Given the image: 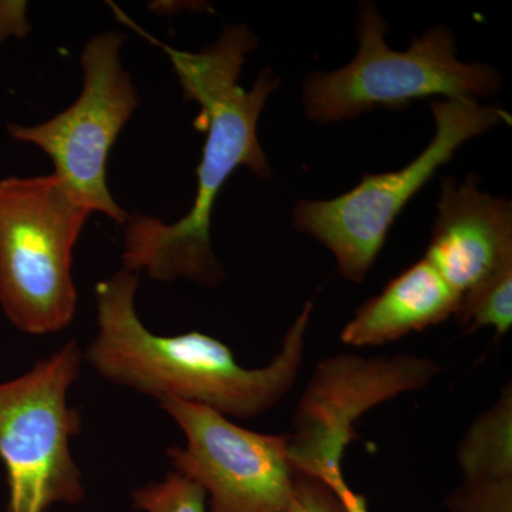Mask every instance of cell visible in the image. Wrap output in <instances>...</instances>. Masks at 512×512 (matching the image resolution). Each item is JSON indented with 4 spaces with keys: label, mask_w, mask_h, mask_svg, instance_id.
Listing matches in <instances>:
<instances>
[{
    "label": "cell",
    "mask_w": 512,
    "mask_h": 512,
    "mask_svg": "<svg viewBox=\"0 0 512 512\" xmlns=\"http://www.w3.org/2000/svg\"><path fill=\"white\" fill-rule=\"evenodd\" d=\"M356 33L359 50L352 62L309 74L303 82V109L315 123H339L377 109L404 110L430 97L478 101L500 93L498 70L458 60L456 37L447 26L414 37L407 50L390 49L389 23L372 2H362Z\"/></svg>",
    "instance_id": "3957f363"
},
{
    "label": "cell",
    "mask_w": 512,
    "mask_h": 512,
    "mask_svg": "<svg viewBox=\"0 0 512 512\" xmlns=\"http://www.w3.org/2000/svg\"><path fill=\"white\" fill-rule=\"evenodd\" d=\"M456 322L470 330L493 328L498 336L512 326V268L505 269L476 291L461 296Z\"/></svg>",
    "instance_id": "4fadbf2b"
},
{
    "label": "cell",
    "mask_w": 512,
    "mask_h": 512,
    "mask_svg": "<svg viewBox=\"0 0 512 512\" xmlns=\"http://www.w3.org/2000/svg\"><path fill=\"white\" fill-rule=\"evenodd\" d=\"M137 288V274L126 269L97 285L99 333L86 359L104 379L158 400L174 397L241 420L261 416L291 392L305 357L312 302L303 306L272 362L247 369L225 343L205 333H151L136 312Z\"/></svg>",
    "instance_id": "7a4b0ae2"
},
{
    "label": "cell",
    "mask_w": 512,
    "mask_h": 512,
    "mask_svg": "<svg viewBox=\"0 0 512 512\" xmlns=\"http://www.w3.org/2000/svg\"><path fill=\"white\" fill-rule=\"evenodd\" d=\"M430 357H365L340 353L316 366L288 434L289 457L299 474L328 481L342 474L346 448L363 414L402 394L429 386L440 375Z\"/></svg>",
    "instance_id": "ba28073f"
},
{
    "label": "cell",
    "mask_w": 512,
    "mask_h": 512,
    "mask_svg": "<svg viewBox=\"0 0 512 512\" xmlns=\"http://www.w3.org/2000/svg\"><path fill=\"white\" fill-rule=\"evenodd\" d=\"M113 9L117 18L168 56L185 100L200 106L194 126L207 134L197 168V194L190 211L174 224L130 214L124 224V269L134 274L146 271L154 281L183 278L217 285L224 278V268L212 251L215 202L239 167L249 168L256 177L271 178L268 158L259 143L258 123L281 79L271 69H265L251 89L245 90L239 84L247 56L258 46V39L247 26H227L212 45L200 52H184L158 42L119 8Z\"/></svg>",
    "instance_id": "6da1fadb"
},
{
    "label": "cell",
    "mask_w": 512,
    "mask_h": 512,
    "mask_svg": "<svg viewBox=\"0 0 512 512\" xmlns=\"http://www.w3.org/2000/svg\"><path fill=\"white\" fill-rule=\"evenodd\" d=\"M285 512H348L345 505L333 493L325 481L318 477L299 474L296 477L295 494Z\"/></svg>",
    "instance_id": "2e32d148"
},
{
    "label": "cell",
    "mask_w": 512,
    "mask_h": 512,
    "mask_svg": "<svg viewBox=\"0 0 512 512\" xmlns=\"http://www.w3.org/2000/svg\"><path fill=\"white\" fill-rule=\"evenodd\" d=\"M332 488L333 493L338 495L339 500L345 505L346 511L348 512H369L367 511V504L365 498L362 495L356 494L349 484L346 483L343 476L332 478L328 483Z\"/></svg>",
    "instance_id": "e0dca14e"
},
{
    "label": "cell",
    "mask_w": 512,
    "mask_h": 512,
    "mask_svg": "<svg viewBox=\"0 0 512 512\" xmlns=\"http://www.w3.org/2000/svg\"><path fill=\"white\" fill-rule=\"evenodd\" d=\"M92 214L55 174L0 180V306L22 332L72 322L73 249Z\"/></svg>",
    "instance_id": "277c9868"
},
{
    "label": "cell",
    "mask_w": 512,
    "mask_h": 512,
    "mask_svg": "<svg viewBox=\"0 0 512 512\" xmlns=\"http://www.w3.org/2000/svg\"><path fill=\"white\" fill-rule=\"evenodd\" d=\"M126 39L123 33L104 32L86 43L83 90L72 106L37 126H9L16 141L33 144L52 158L56 177L90 211L123 225L130 214L111 197L107 160L120 131L141 103L121 64L120 50Z\"/></svg>",
    "instance_id": "52a82bcc"
},
{
    "label": "cell",
    "mask_w": 512,
    "mask_h": 512,
    "mask_svg": "<svg viewBox=\"0 0 512 512\" xmlns=\"http://www.w3.org/2000/svg\"><path fill=\"white\" fill-rule=\"evenodd\" d=\"M461 296L426 258L404 269L375 298L357 309L342 330L343 343L379 346L446 322L456 315Z\"/></svg>",
    "instance_id": "8fae6325"
},
{
    "label": "cell",
    "mask_w": 512,
    "mask_h": 512,
    "mask_svg": "<svg viewBox=\"0 0 512 512\" xmlns=\"http://www.w3.org/2000/svg\"><path fill=\"white\" fill-rule=\"evenodd\" d=\"M464 483L512 481V390L508 383L497 402L478 414L457 451Z\"/></svg>",
    "instance_id": "7c38bea8"
},
{
    "label": "cell",
    "mask_w": 512,
    "mask_h": 512,
    "mask_svg": "<svg viewBox=\"0 0 512 512\" xmlns=\"http://www.w3.org/2000/svg\"><path fill=\"white\" fill-rule=\"evenodd\" d=\"M82 352L70 340L28 373L0 383V460L9 485L6 512H46L82 500V471L70 441L82 416L67 403L80 375Z\"/></svg>",
    "instance_id": "8992f818"
},
{
    "label": "cell",
    "mask_w": 512,
    "mask_h": 512,
    "mask_svg": "<svg viewBox=\"0 0 512 512\" xmlns=\"http://www.w3.org/2000/svg\"><path fill=\"white\" fill-rule=\"evenodd\" d=\"M424 258L460 296L512 268V202L446 178Z\"/></svg>",
    "instance_id": "30bf717a"
},
{
    "label": "cell",
    "mask_w": 512,
    "mask_h": 512,
    "mask_svg": "<svg viewBox=\"0 0 512 512\" xmlns=\"http://www.w3.org/2000/svg\"><path fill=\"white\" fill-rule=\"evenodd\" d=\"M451 512H512V481L464 483L447 498Z\"/></svg>",
    "instance_id": "9a60e30c"
},
{
    "label": "cell",
    "mask_w": 512,
    "mask_h": 512,
    "mask_svg": "<svg viewBox=\"0 0 512 512\" xmlns=\"http://www.w3.org/2000/svg\"><path fill=\"white\" fill-rule=\"evenodd\" d=\"M137 510L146 512H207V495L177 471L161 483H151L134 493Z\"/></svg>",
    "instance_id": "5bb4252c"
},
{
    "label": "cell",
    "mask_w": 512,
    "mask_h": 512,
    "mask_svg": "<svg viewBox=\"0 0 512 512\" xmlns=\"http://www.w3.org/2000/svg\"><path fill=\"white\" fill-rule=\"evenodd\" d=\"M430 109L436 133L409 164L366 174L355 188L332 200H301L293 208V227L329 249L346 281H365L397 217L458 148L491 128L511 124L507 111L478 101L433 100Z\"/></svg>",
    "instance_id": "5b68a950"
},
{
    "label": "cell",
    "mask_w": 512,
    "mask_h": 512,
    "mask_svg": "<svg viewBox=\"0 0 512 512\" xmlns=\"http://www.w3.org/2000/svg\"><path fill=\"white\" fill-rule=\"evenodd\" d=\"M177 421L187 446L167 450L174 471L210 497L207 512H285L298 471L288 434H262L232 423L202 404L174 397L158 400Z\"/></svg>",
    "instance_id": "9c48e42d"
}]
</instances>
